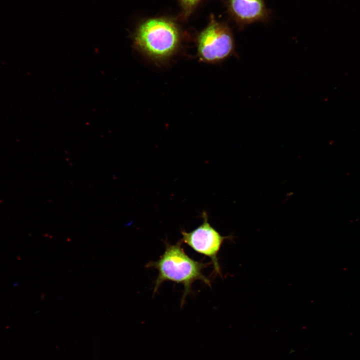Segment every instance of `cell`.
Wrapping results in <instances>:
<instances>
[{
    "label": "cell",
    "instance_id": "1",
    "mask_svg": "<svg viewBox=\"0 0 360 360\" xmlns=\"http://www.w3.org/2000/svg\"><path fill=\"white\" fill-rule=\"evenodd\" d=\"M182 244L180 241L174 244L166 242L165 250L160 258L156 261L150 262L146 266L155 268L158 272L154 284V294L166 281L183 284L184 292L180 304L182 306L186 297L192 292V285L194 282L201 280L210 287L211 283L202 272L210 263H203L190 258L182 247Z\"/></svg>",
    "mask_w": 360,
    "mask_h": 360
},
{
    "label": "cell",
    "instance_id": "2",
    "mask_svg": "<svg viewBox=\"0 0 360 360\" xmlns=\"http://www.w3.org/2000/svg\"><path fill=\"white\" fill-rule=\"evenodd\" d=\"M134 48L155 62L166 61L177 52L180 42L178 28L162 18L149 19L140 23L133 36Z\"/></svg>",
    "mask_w": 360,
    "mask_h": 360
},
{
    "label": "cell",
    "instance_id": "3",
    "mask_svg": "<svg viewBox=\"0 0 360 360\" xmlns=\"http://www.w3.org/2000/svg\"><path fill=\"white\" fill-rule=\"evenodd\" d=\"M234 49V40L230 28L226 24L214 20L198 38V55L204 62H220L232 55Z\"/></svg>",
    "mask_w": 360,
    "mask_h": 360
},
{
    "label": "cell",
    "instance_id": "4",
    "mask_svg": "<svg viewBox=\"0 0 360 360\" xmlns=\"http://www.w3.org/2000/svg\"><path fill=\"white\" fill-rule=\"evenodd\" d=\"M202 216L203 222L196 229L190 232L181 230L182 238L180 242L186 244L195 252L209 257L216 274L221 276L218 254L224 241L229 236H222L210 226L206 212L202 213Z\"/></svg>",
    "mask_w": 360,
    "mask_h": 360
},
{
    "label": "cell",
    "instance_id": "5",
    "mask_svg": "<svg viewBox=\"0 0 360 360\" xmlns=\"http://www.w3.org/2000/svg\"><path fill=\"white\" fill-rule=\"evenodd\" d=\"M229 12L240 26L268 20L269 12L264 0H229Z\"/></svg>",
    "mask_w": 360,
    "mask_h": 360
},
{
    "label": "cell",
    "instance_id": "6",
    "mask_svg": "<svg viewBox=\"0 0 360 360\" xmlns=\"http://www.w3.org/2000/svg\"><path fill=\"white\" fill-rule=\"evenodd\" d=\"M182 4L187 9L192 8L200 0H180Z\"/></svg>",
    "mask_w": 360,
    "mask_h": 360
}]
</instances>
